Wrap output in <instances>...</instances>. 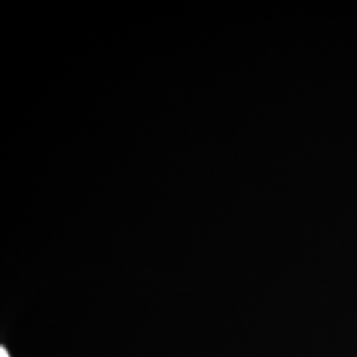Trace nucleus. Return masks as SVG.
Instances as JSON below:
<instances>
[{"instance_id": "1", "label": "nucleus", "mask_w": 357, "mask_h": 357, "mask_svg": "<svg viewBox=\"0 0 357 357\" xmlns=\"http://www.w3.org/2000/svg\"><path fill=\"white\" fill-rule=\"evenodd\" d=\"M0 357H13L4 344L0 345Z\"/></svg>"}]
</instances>
